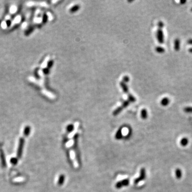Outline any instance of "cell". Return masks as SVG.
<instances>
[{
  "instance_id": "obj_1",
  "label": "cell",
  "mask_w": 192,
  "mask_h": 192,
  "mask_svg": "<svg viewBox=\"0 0 192 192\" xmlns=\"http://www.w3.org/2000/svg\"><path fill=\"white\" fill-rule=\"evenodd\" d=\"M24 143H25L24 139L23 138H21L19 139L18 148V150H17V157H18V159H20V158H21V157L22 156L23 148L24 146Z\"/></svg>"
},
{
  "instance_id": "obj_2",
  "label": "cell",
  "mask_w": 192,
  "mask_h": 192,
  "mask_svg": "<svg viewBox=\"0 0 192 192\" xmlns=\"http://www.w3.org/2000/svg\"><path fill=\"white\" fill-rule=\"evenodd\" d=\"M156 37L157 40L160 44H163L164 41V33L163 31L161 29H159L157 30L156 33Z\"/></svg>"
},
{
  "instance_id": "obj_3",
  "label": "cell",
  "mask_w": 192,
  "mask_h": 192,
  "mask_svg": "<svg viewBox=\"0 0 192 192\" xmlns=\"http://www.w3.org/2000/svg\"><path fill=\"white\" fill-rule=\"evenodd\" d=\"M145 178H146V171H145V169L143 168L140 170V176L138 178L136 179L135 183L137 184V183H138L141 180H144Z\"/></svg>"
},
{
  "instance_id": "obj_4",
  "label": "cell",
  "mask_w": 192,
  "mask_h": 192,
  "mask_svg": "<svg viewBox=\"0 0 192 192\" xmlns=\"http://www.w3.org/2000/svg\"><path fill=\"white\" fill-rule=\"evenodd\" d=\"M0 157H1V164L2 165V167L5 168L7 165L5 155H4V153L2 148L0 149Z\"/></svg>"
},
{
  "instance_id": "obj_5",
  "label": "cell",
  "mask_w": 192,
  "mask_h": 192,
  "mask_svg": "<svg viewBox=\"0 0 192 192\" xmlns=\"http://www.w3.org/2000/svg\"><path fill=\"white\" fill-rule=\"evenodd\" d=\"M174 49L176 51H179L180 49V40L177 38L174 41Z\"/></svg>"
},
{
  "instance_id": "obj_6",
  "label": "cell",
  "mask_w": 192,
  "mask_h": 192,
  "mask_svg": "<svg viewBox=\"0 0 192 192\" xmlns=\"http://www.w3.org/2000/svg\"><path fill=\"white\" fill-rule=\"evenodd\" d=\"M170 99L168 97H164L161 100V105L163 106H166L170 104Z\"/></svg>"
},
{
  "instance_id": "obj_7",
  "label": "cell",
  "mask_w": 192,
  "mask_h": 192,
  "mask_svg": "<svg viewBox=\"0 0 192 192\" xmlns=\"http://www.w3.org/2000/svg\"><path fill=\"white\" fill-rule=\"evenodd\" d=\"M120 86L122 88L123 92H124L125 93H127L128 92H129V89H128V88L125 83L123 82V81H122V82H120Z\"/></svg>"
},
{
  "instance_id": "obj_8",
  "label": "cell",
  "mask_w": 192,
  "mask_h": 192,
  "mask_svg": "<svg viewBox=\"0 0 192 192\" xmlns=\"http://www.w3.org/2000/svg\"><path fill=\"white\" fill-rule=\"evenodd\" d=\"M31 128L29 126H26L24 129V135L25 137H27L28 135L30 134V132H31Z\"/></svg>"
},
{
  "instance_id": "obj_9",
  "label": "cell",
  "mask_w": 192,
  "mask_h": 192,
  "mask_svg": "<svg viewBox=\"0 0 192 192\" xmlns=\"http://www.w3.org/2000/svg\"><path fill=\"white\" fill-rule=\"evenodd\" d=\"M141 116L143 119H146L147 118L148 113L146 109H143L141 111Z\"/></svg>"
},
{
  "instance_id": "obj_10",
  "label": "cell",
  "mask_w": 192,
  "mask_h": 192,
  "mask_svg": "<svg viewBox=\"0 0 192 192\" xmlns=\"http://www.w3.org/2000/svg\"><path fill=\"white\" fill-rule=\"evenodd\" d=\"M175 173H176V178L178 179H180L181 177H182V171L180 169H177L176 170V171H175Z\"/></svg>"
},
{
  "instance_id": "obj_11",
  "label": "cell",
  "mask_w": 192,
  "mask_h": 192,
  "mask_svg": "<svg viewBox=\"0 0 192 192\" xmlns=\"http://www.w3.org/2000/svg\"><path fill=\"white\" fill-rule=\"evenodd\" d=\"M188 139L187 138H183L181 139L180 141V144L182 146H186L187 144H188Z\"/></svg>"
},
{
  "instance_id": "obj_12",
  "label": "cell",
  "mask_w": 192,
  "mask_h": 192,
  "mask_svg": "<svg viewBox=\"0 0 192 192\" xmlns=\"http://www.w3.org/2000/svg\"><path fill=\"white\" fill-rule=\"evenodd\" d=\"M80 6L78 5V4H77V5H75L74 6L72 7L71 8V9H70V11L71 13H74V12H76V11H79V9H80Z\"/></svg>"
},
{
  "instance_id": "obj_13",
  "label": "cell",
  "mask_w": 192,
  "mask_h": 192,
  "mask_svg": "<svg viewBox=\"0 0 192 192\" xmlns=\"http://www.w3.org/2000/svg\"><path fill=\"white\" fill-rule=\"evenodd\" d=\"M64 181H65V176H64V175L63 174H61L59 178V180H58V185H62L63 184V183L64 182Z\"/></svg>"
},
{
  "instance_id": "obj_14",
  "label": "cell",
  "mask_w": 192,
  "mask_h": 192,
  "mask_svg": "<svg viewBox=\"0 0 192 192\" xmlns=\"http://www.w3.org/2000/svg\"><path fill=\"white\" fill-rule=\"evenodd\" d=\"M155 51L159 53H163L165 52V49L161 46H157L155 48Z\"/></svg>"
},
{
  "instance_id": "obj_15",
  "label": "cell",
  "mask_w": 192,
  "mask_h": 192,
  "mask_svg": "<svg viewBox=\"0 0 192 192\" xmlns=\"http://www.w3.org/2000/svg\"><path fill=\"white\" fill-rule=\"evenodd\" d=\"M123 109V108L121 106L118 107V108H117L116 109H115V110L114 111V112H113V115H115H115H117V114H118L119 113H120V112H121V111Z\"/></svg>"
},
{
  "instance_id": "obj_16",
  "label": "cell",
  "mask_w": 192,
  "mask_h": 192,
  "mask_svg": "<svg viewBox=\"0 0 192 192\" xmlns=\"http://www.w3.org/2000/svg\"><path fill=\"white\" fill-rule=\"evenodd\" d=\"M18 159L17 157H12L10 160L11 163L13 165H16L17 163H18Z\"/></svg>"
},
{
  "instance_id": "obj_17",
  "label": "cell",
  "mask_w": 192,
  "mask_h": 192,
  "mask_svg": "<svg viewBox=\"0 0 192 192\" xmlns=\"http://www.w3.org/2000/svg\"><path fill=\"white\" fill-rule=\"evenodd\" d=\"M128 100H129L130 102L131 101V102H134L136 101V99L135 97L133 95H131V94H129V95H128Z\"/></svg>"
},
{
  "instance_id": "obj_18",
  "label": "cell",
  "mask_w": 192,
  "mask_h": 192,
  "mask_svg": "<svg viewBox=\"0 0 192 192\" xmlns=\"http://www.w3.org/2000/svg\"><path fill=\"white\" fill-rule=\"evenodd\" d=\"M183 110L187 113H192V107H186L183 109Z\"/></svg>"
},
{
  "instance_id": "obj_19",
  "label": "cell",
  "mask_w": 192,
  "mask_h": 192,
  "mask_svg": "<svg viewBox=\"0 0 192 192\" xmlns=\"http://www.w3.org/2000/svg\"><path fill=\"white\" fill-rule=\"evenodd\" d=\"M115 137H116V139H120L122 137V132H121V130H119L116 134V136H115Z\"/></svg>"
},
{
  "instance_id": "obj_20",
  "label": "cell",
  "mask_w": 192,
  "mask_h": 192,
  "mask_svg": "<svg viewBox=\"0 0 192 192\" xmlns=\"http://www.w3.org/2000/svg\"><path fill=\"white\" fill-rule=\"evenodd\" d=\"M129 104H130V101L127 100L123 102V103L122 104V105L121 106V107L123 108H126Z\"/></svg>"
},
{
  "instance_id": "obj_21",
  "label": "cell",
  "mask_w": 192,
  "mask_h": 192,
  "mask_svg": "<svg viewBox=\"0 0 192 192\" xmlns=\"http://www.w3.org/2000/svg\"><path fill=\"white\" fill-rule=\"evenodd\" d=\"M74 129V125L72 124L68 125L67 127V130L68 132H72Z\"/></svg>"
},
{
  "instance_id": "obj_22",
  "label": "cell",
  "mask_w": 192,
  "mask_h": 192,
  "mask_svg": "<svg viewBox=\"0 0 192 192\" xmlns=\"http://www.w3.org/2000/svg\"><path fill=\"white\" fill-rule=\"evenodd\" d=\"M121 182L122 186L128 185H129V180H128L127 179H125V180H123V181H122Z\"/></svg>"
},
{
  "instance_id": "obj_23",
  "label": "cell",
  "mask_w": 192,
  "mask_h": 192,
  "mask_svg": "<svg viewBox=\"0 0 192 192\" xmlns=\"http://www.w3.org/2000/svg\"><path fill=\"white\" fill-rule=\"evenodd\" d=\"M123 81V82H124V83L129 82V76H124V77H123V81Z\"/></svg>"
},
{
  "instance_id": "obj_24",
  "label": "cell",
  "mask_w": 192,
  "mask_h": 192,
  "mask_svg": "<svg viewBox=\"0 0 192 192\" xmlns=\"http://www.w3.org/2000/svg\"><path fill=\"white\" fill-rule=\"evenodd\" d=\"M158 26H159V29H162L164 27V23L162 21H159V23H158Z\"/></svg>"
},
{
  "instance_id": "obj_25",
  "label": "cell",
  "mask_w": 192,
  "mask_h": 192,
  "mask_svg": "<svg viewBox=\"0 0 192 192\" xmlns=\"http://www.w3.org/2000/svg\"><path fill=\"white\" fill-rule=\"evenodd\" d=\"M53 61L52 60L49 61V62H48V68H50V67H52V65H53Z\"/></svg>"
},
{
  "instance_id": "obj_26",
  "label": "cell",
  "mask_w": 192,
  "mask_h": 192,
  "mask_svg": "<svg viewBox=\"0 0 192 192\" xmlns=\"http://www.w3.org/2000/svg\"><path fill=\"white\" fill-rule=\"evenodd\" d=\"M47 20H48V16H47L46 15H44V18H43V22L45 23L46 22Z\"/></svg>"
},
{
  "instance_id": "obj_27",
  "label": "cell",
  "mask_w": 192,
  "mask_h": 192,
  "mask_svg": "<svg viewBox=\"0 0 192 192\" xmlns=\"http://www.w3.org/2000/svg\"><path fill=\"white\" fill-rule=\"evenodd\" d=\"M44 73H45V74H48V73L49 72V71L48 68H45V69H44Z\"/></svg>"
},
{
  "instance_id": "obj_28",
  "label": "cell",
  "mask_w": 192,
  "mask_h": 192,
  "mask_svg": "<svg viewBox=\"0 0 192 192\" xmlns=\"http://www.w3.org/2000/svg\"><path fill=\"white\" fill-rule=\"evenodd\" d=\"M187 43H188L189 44H191L192 45V38H190V39H189L187 41Z\"/></svg>"
},
{
  "instance_id": "obj_29",
  "label": "cell",
  "mask_w": 192,
  "mask_h": 192,
  "mask_svg": "<svg viewBox=\"0 0 192 192\" xmlns=\"http://www.w3.org/2000/svg\"><path fill=\"white\" fill-rule=\"evenodd\" d=\"M186 2V1H185V0H184V1H183V0H182V1H181L180 2V3L181 4H182L185 3Z\"/></svg>"
},
{
  "instance_id": "obj_30",
  "label": "cell",
  "mask_w": 192,
  "mask_h": 192,
  "mask_svg": "<svg viewBox=\"0 0 192 192\" xmlns=\"http://www.w3.org/2000/svg\"><path fill=\"white\" fill-rule=\"evenodd\" d=\"M189 52L190 53H192V48H190V49H189Z\"/></svg>"
},
{
  "instance_id": "obj_31",
  "label": "cell",
  "mask_w": 192,
  "mask_h": 192,
  "mask_svg": "<svg viewBox=\"0 0 192 192\" xmlns=\"http://www.w3.org/2000/svg\"><path fill=\"white\" fill-rule=\"evenodd\" d=\"M190 11L192 12V8L190 9Z\"/></svg>"
}]
</instances>
